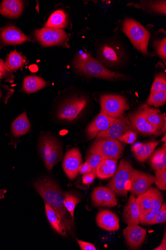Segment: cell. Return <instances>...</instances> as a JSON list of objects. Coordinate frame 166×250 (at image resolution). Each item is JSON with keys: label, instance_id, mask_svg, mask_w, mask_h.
<instances>
[{"label": "cell", "instance_id": "obj_1", "mask_svg": "<svg viewBox=\"0 0 166 250\" xmlns=\"http://www.w3.org/2000/svg\"><path fill=\"white\" fill-rule=\"evenodd\" d=\"M34 186L44 201L56 213L67 231L73 235L74 219L65 208V193L56 182L50 178L44 177L36 181Z\"/></svg>", "mask_w": 166, "mask_h": 250}, {"label": "cell", "instance_id": "obj_2", "mask_svg": "<svg viewBox=\"0 0 166 250\" xmlns=\"http://www.w3.org/2000/svg\"><path fill=\"white\" fill-rule=\"evenodd\" d=\"M74 65L80 74L89 77L108 81L122 80L127 78L124 75L107 69L101 62L91 56L85 61H81L76 58L74 62Z\"/></svg>", "mask_w": 166, "mask_h": 250}, {"label": "cell", "instance_id": "obj_3", "mask_svg": "<svg viewBox=\"0 0 166 250\" xmlns=\"http://www.w3.org/2000/svg\"><path fill=\"white\" fill-rule=\"evenodd\" d=\"M123 31L135 48L145 55H150L148 51L150 33L139 22L132 19H126Z\"/></svg>", "mask_w": 166, "mask_h": 250}, {"label": "cell", "instance_id": "obj_4", "mask_svg": "<svg viewBox=\"0 0 166 250\" xmlns=\"http://www.w3.org/2000/svg\"><path fill=\"white\" fill-rule=\"evenodd\" d=\"M39 151L46 168L49 170L62 160L63 149L60 143L49 134L42 135L39 141Z\"/></svg>", "mask_w": 166, "mask_h": 250}, {"label": "cell", "instance_id": "obj_5", "mask_svg": "<svg viewBox=\"0 0 166 250\" xmlns=\"http://www.w3.org/2000/svg\"><path fill=\"white\" fill-rule=\"evenodd\" d=\"M134 169L131 164L123 159L107 187L115 195L127 196L129 191L127 185Z\"/></svg>", "mask_w": 166, "mask_h": 250}, {"label": "cell", "instance_id": "obj_6", "mask_svg": "<svg viewBox=\"0 0 166 250\" xmlns=\"http://www.w3.org/2000/svg\"><path fill=\"white\" fill-rule=\"evenodd\" d=\"M37 40L43 47L68 45L69 35L62 29L44 27L35 31Z\"/></svg>", "mask_w": 166, "mask_h": 250}, {"label": "cell", "instance_id": "obj_7", "mask_svg": "<svg viewBox=\"0 0 166 250\" xmlns=\"http://www.w3.org/2000/svg\"><path fill=\"white\" fill-rule=\"evenodd\" d=\"M101 112L107 116L117 119L129 109V105L123 96L115 95H104L100 99Z\"/></svg>", "mask_w": 166, "mask_h": 250}, {"label": "cell", "instance_id": "obj_8", "mask_svg": "<svg viewBox=\"0 0 166 250\" xmlns=\"http://www.w3.org/2000/svg\"><path fill=\"white\" fill-rule=\"evenodd\" d=\"M124 149L123 146L118 140L104 138L97 139L90 150L99 153L104 160H117L122 157Z\"/></svg>", "mask_w": 166, "mask_h": 250}, {"label": "cell", "instance_id": "obj_9", "mask_svg": "<svg viewBox=\"0 0 166 250\" xmlns=\"http://www.w3.org/2000/svg\"><path fill=\"white\" fill-rule=\"evenodd\" d=\"M88 100L84 96L75 97L65 101L59 107L57 116L64 121H74L87 106Z\"/></svg>", "mask_w": 166, "mask_h": 250}, {"label": "cell", "instance_id": "obj_10", "mask_svg": "<svg viewBox=\"0 0 166 250\" xmlns=\"http://www.w3.org/2000/svg\"><path fill=\"white\" fill-rule=\"evenodd\" d=\"M99 61L108 66H116L125 60L124 51L114 43L106 42L101 45L98 51Z\"/></svg>", "mask_w": 166, "mask_h": 250}, {"label": "cell", "instance_id": "obj_11", "mask_svg": "<svg viewBox=\"0 0 166 250\" xmlns=\"http://www.w3.org/2000/svg\"><path fill=\"white\" fill-rule=\"evenodd\" d=\"M155 178L153 175L136 169H134L129 183V191L133 196H138L147 191L155 183Z\"/></svg>", "mask_w": 166, "mask_h": 250}, {"label": "cell", "instance_id": "obj_12", "mask_svg": "<svg viewBox=\"0 0 166 250\" xmlns=\"http://www.w3.org/2000/svg\"><path fill=\"white\" fill-rule=\"evenodd\" d=\"M129 119L133 129L141 134L157 136L163 133L160 128L148 122L140 108L137 110L130 113Z\"/></svg>", "mask_w": 166, "mask_h": 250}, {"label": "cell", "instance_id": "obj_13", "mask_svg": "<svg viewBox=\"0 0 166 250\" xmlns=\"http://www.w3.org/2000/svg\"><path fill=\"white\" fill-rule=\"evenodd\" d=\"M31 41L28 36L13 25L0 29V49L7 45L20 44Z\"/></svg>", "mask_w": 166, "mask_h": 250}, {"label": "cell", "instance_id": "obj_14", "mask_svg": "<svg viewBox=\"0 0 166 250\" xmlns=\"http://www.w3.org/2000/svg\"><path fill=\"white\" fill-rule=\"evenodd\" d=\"M82 165V155L78 148H73L66 152L62 167L66 175L70 179L76 178Z\"/></svg>", "mask_w": 166, "mask_h": 250}, {"label": "cell", "instance_id": "obj_15", "mask_svg": "<svg viewBox=\"0 0 166 250\" xmlns=\"http://www.w3.org/2000/svg\"><path fill=\"white\" fill-rule=\"evenodd\" d=\"M133 130L129 117L125 113L106 130L99 133L97 139L109 138L117 140L125 133Z\"/></svg>", "mask_w": 166, "mask_h": 250}, {"label": "cell", "instance_id": "obj_16", "mask_svg": "<svg viewBox=\"0 0 166 250\" xmlns=\"http://www.w3.org/2000/svg\"><path fill=\"white\" fill-rule=\"evenodd\" d=\"M91 199L95 207L113 208L117 205L115 195L108 188L99 187L94 188L92 193Z\"/></svg>", "mask_w": 166, "mask_h": 250}, {"label": "cell", "instance_id": "obj_17", "mask_svg": "<svg viewBox=\"0 0 166 250\" xmlns=\"http://www.w3.org/2000/svg\"><path fill=\"white\" fill-rule=\"evenodd\" d=\"M123 234L128 246L132 250H136L144 243L147 231L138 225H131L123 230Z\"/></svg>", "mask_w": 166, "mask_h": 250}, {"label": "cell", "instance_id": "obj_18", "mask_svg": "<svg viewBox=\"0 0 166 250\" xmlns=\"http://www.w3.org/2000/svg\"><path fill=\"white\" fill-rule=\"evenodd\" d=\"M116 119L111 118L101 112L87 129L88 139H93L96 138L99 133L107 130Z\"/></svg>", "mask_w": 166, "mask_h": 250}, {"label": "cell", "instance_id": "obj_19", "mask_svg": "<svg viewBox=\"0 0 166 250\" xmlns=\"http://www.w3.org/2000/svg\"><path fill=\"white\" fill-rule=\"evenodd\" d=\"M96 221L100 228L107 231H115L120 228L119 218L112 212L108 210L99 212Z\"/></svg>", "mask_w": 166, "mask_h": 250}, {"label": "cell", "instance_id": "obj_20", "mask_svg": "<svg viewBox=\"0 0 166 250\" xmlns=\"http://www.w3.org/2000/svg\"><path fill=\"white\" fill-rule=\"evenodd\" d=\"M148 122L160 128L163 133H166V115L156 108L150 107L148 104H144L140 107Z\"/></svg>", "mask_w": 166, "mask_h": 250}, {"label": "cell", "instance_id": "obj_21", "mask_svg": "<svg viewBox=\"0 0 166 250\" xmlns=\"http://www.w3.org/2000/svg\"><path fill=\"white\" fill-rule=\"evenodd\" d=\"M123 219L128 225L140 224V211L136 202V198L130 194L123 212Z\"/></svg>", "mask_w": 166, "mask_h": 250}, {"label": "cell", "instance_id": "obj_22", "mask_svg": "<svg viewBox=\"0 0 166 250\" xmlns=\"http://www.w3.org/2000/svg\"><path fill=\"white\" fill-rule=\"evenodd\" d=\"M23 9V1L19 0H5L0 5V14L10 19H16L21 15Z\"/></svg>", "mask_w": 166, "mask_h": 250}, {"label": "cell", "instance_id": "obj_23", "mask_svg": "<svg viewBox=\"0 0 166 250\" xmlns=\"http://www.w3.org/2000/svg\"><path fill=\"white\" fill-rule=\"evenodd\" d=\"M153 206L150 213L140 217V223L144 225H150L155 217L159 212L163 204V196L157 188H152Z\"/></svg>", "mask_w": 166, "mask_h": 250}, {"label": "cell", "instance_id": "obj_24", "mask_svg": "<svg viewBox=\"0 0 166 250\" xmlns=\"http://www.w3.org/2000/svg\"><path fill=\"white\" fill-rule=\"evenodd\" d=\"M159 144V142H150L148 143L135 144L132 148V151L137 161L144 163L150 157L156 147Z\"/></svg>", "mask_w": 166, "mask_h": 250}, {"label": "cell", "instance_id": "obj_25", "mask_svg": "<svg viewBox=\"0 0 166 250\" xmlns=\"http://www.w3.org/2000/svg\"><path fill=\"white\" fill-rule=\"evenodd\" d=\"M31 127L26 112H23L13 122L11 125L12 132L15 137H19L28 133Z\"/></svg>", "mask_w": 166, "mask_h": 250}, {"label": "cell", "instance_id": "obj_26", "mask_svg": "<svg viewBox=\"0 0 166 250\" xmlns=\"http://www.w3.org/2000/svg\"><path fill=\"white\" fill-rule=\"evenodd\" d=\"M48 83L41 78L36 76L26 77L23 81L22 89L28 94H33L45 87Z\"/></svg>", "mask_w": 166, "mask_h": 250}, {"label": "cell", "instance_id": "obj_27", "mask_svg": "<svg viewBox=\"0 0 166 250\" xmlns=\"http://www.w3.org/2000/svg\"><path fill=\"white\" fill-rule=\"evenodd\" d=\"M136 202L140 211V217L150 213L153 206L152 188L137 196Z\"/></svg>", "mask_w": 166, "mask_h": 250}, {"label": "cell", "instance_id": "obj_28", "mask_svg": "<svg viewBox=\"0 0 166 250\" xmlns=\"http://www.w3.org/2000/svg\"><path fill=\"white\" fill-rule=\"evenodd\" d=\"M44 202L46 215L53 229L59 234L66 237L67 231L56 213L48 203Z\"/></svg>", "mask_w": 166, "mask_h": 250}, {"label": "cell", "instance_id": "obj_29", "mask_svg": "<svg viewBox=\"0 0 166 250\" xmlns=\"http://www.w3.org/2000/svg\"><path fill=\"white\" fill-rule=\"evenodd\" d=\"M117 160L106 159L102 161L96 168L97 177L106 179L113 176L117 169Z\"/></svg>", "mask_w": 166, "mask_h": 250}, {"label": "cell", "instance_id": "obj_30", "mask_svg": "<svg viewBox=\"0 0 166 250\" xmlns=\"http://www.w3.org/2000/svg\"><path fill=\"white\" fill-rule=\"evenodd\" d=\"M68 17L64 11L58 10L54 12L49 17L45 27L63 29L68 25Z\"/></svg>", "mask_w": 166, "mask_h": 250}, {"label": "cell", "instance_id": "obj_31", "mask_svg": "<svg viewBox=\"0 0 166 250\" xmlns=\"http://www.w3.org/2000/svg\"><path fill=\"white\" fill-rule=\"evenodd\" d=\"M163 146L152 153L150 158V163L155 171L166 167V146Z\"/></svg>", "mask_w": 166, "mask_h": 250}, {"label": "cell", "instance_id": "obj_32", "mask_svg": "<svg viewBox=\"0 0 166 250\" xmlns=\"http://www.w3.org/2000/svg\"><path fill=\"white\" fill-rule=\"evenodd\" d=\"M5 62L9 69L16 71L24 65L26 61L20 53L14 51L8 55Z\"/></svg>", "mask_w": 166, "mask_h": 250}, {"label": "cell", "instance_id": "obj_33", "mask_svg": "<svg viewBox=\"0 0 166 250\" xmlns=\"http://www.w3.org/2000/svg\"><path fill=\"white\" fill-rule=\"evenodd\" d=\"M80 202V198L76 195L67 192L65 193L64 206L71 217L74 218V211L76 206Z\"/></svg>", "mask_w": 166, "mask_h": 250}, {"label": "cell", "instance_id": "obj_34", "mask_svg": "<svg viewBox=\"0 0 166 250\" xmlns=\"http://www.w3.org/2000/svg\"><path fill=\"white\" fill-rule=\"evenodd\" d=\"M166 102V92L165 91H158V92H152L147 101V104L160 107L163 106Z\"/></svg>", "mask_w": 166, "mask_h": 250}, {"label": "cell", "instance_id": "obj_35", "mask_svg": "<svg viewBox=\"0 0 166 250\" xmlns=\"http://www.w3.org/2000/svg\"><path fill=\"white\" fill-rule=\"evenodd\" d=\"M158 91L166 92V77L164 73H160L156 76L151 88V92Z\"/></svg>", "mask_w": 166, "mask_h": 250}, {"label": "cell", "instance_id": "obj_36", "mask_svg": "<svg viewBox=\"0 0 166 250\" xmlns=\"http://www.w3.org/2000/svg\"><path fill=\"white\" fill-rule=\"evenodd\" d=\"M104 160L103 157L99 153L90 150L86 162L89 164L92 170H96L98 166Z\"/></svg>", "mask_w": 166, "mask_h": 250}, {"label": "cell", "instance_id": "obj_37", "mask_svg": "<svg viewBox=\"0 0 166 250\" xmlns=\"http://www.w3.org/2000/svg\"><path fill=\"white\" fill-rule=\"evenodd\" d=\"M155 183L159 189H166V167L155 171Z\"/></svg>", "mask_w": 166, "mask_h": 250}, {"label": "cell", "instance_id": "obj_38", "mask_svg": "<svg viewBox=\"0 0 166 250\" xmlns=\"http://www.w3.org/2000/svg\"><path fill=\"white\" fill-rule=\"evenodd\" d=\"M154 46L156 53L164 61H166V38L156 41L154 42Z\"/></svg>", "mask_w": 166, "mask_h": 250}, {"label": "cell", "instance_id": "obj_39", "mask_svg": "<svg viewBox=\"0 0 166 250\" xmlns=\"http://www.w3.org/2000/svg\"><path fill=\"white\" fill-rule=\"evenodd\" d=\"M3 77L9 82H13L14 76L13 75L12 71L9 69L2 59H0V80Z\"/></svg>", "mask_w": 166, "mask_h": 250}, {"label": "cell", "instance_id": "obj_40", "mask_svg": "<svg viewBox=\"0 0 166 250\" xmlns=\"http://www.w3.org/2000/svg\"><path fill=\"white\" fill-rule=\"evenodd\" d=\"M166 221V204H163L161 209L150 225L165 223Z\"/></svg>", "mask_w": 166, "mask_h": 250}, {"label": "cell", "instance_id": "obj_41", "mask_svg": "<svg viewBox=\"0 0 166 250\" xmlns=\"http://www.w3.org/2000/svg\"><path fill=\"white\" fill-rule=\"evenodd\" d=\"M149 8L153 12L166 15V1H156L155 2H152L149 5Z\"/></svg>", "mask_w": 166, "mask_h": 250}, {"label": "cell", "instance_id": "obj_42", "mask_svg": "<svg viewBox=\"0 0 166 250\" xmlns=\"http://www.w3.org/2000/svg\"><path fill=\"white\" fill-rule=\"evenodd\" d=\"M137 139V133L133 130L129 131L117 140L120 142H124L125 144L130 145L134 143Z\"/></svg>", "mask_w": 166, "mask_h": 250}, {"label": "cell", "instance_id": "obj_43", "mask_svg": "<svg viewBox=\"0 0 166 250\" xmlns=\"http://www.w3.org/2000/svg\"><path fill=\"white\" fill-rule=\"evenodd\" d=\"M97 177L96 170H92L90 172L84 174L82 177L83 183L85 185H91Z\"/></svg>", "mask_w": 166, "mask_h": 250}, {"label": "cell", "instance_id": "obj_44", "mask_svg": "<svg viewBox=\"0 0 166 250\" xmlns=\"http://www.w3.org/2000/svg\"><path fill=\"white\" fill-rule=\"evenodd\" d=\"M79 245L82 250H97V248L92 244L83 241L81 240H77Z\"/></svg>", "mask_w": 166, "mask_h": 250}, {"label": "cell", "instance_id": "obj_45", "mask_svg": "<svg viewBox=\"0 0 166 250\" xmlns=\"http://www.w3.org/2000/svg\"><path fill=\"white\" fill-rule=\"evenodd\" d=\"M92 171L91 167L89 164L86 162L84 164H82L80 167L79 172L80 174L84 175Z\"/></svg>", "mask_w": 166, "mask_h": 250}, {"label": "cell", "instance_id": "obj_46", "mask_svg": "<svg viewBox=\"0 0 166 250\" xmlns=\"http://www.w3.org/2000/svg\"><path fill=\"white\" fill-rule=\"evenodd\" d=\"M154 250H166V233L164 234V236L162 239V241L157 248L153 249Z\"/></svg>", "mask_w": 166, "mask_h": 250}, {"label": "cell", "instance_id": "obj_47", "mask_svg": "<svg viewBox=\"0 0 166 250\" xmlns=\"http://www.w3.org/2000/svg\"><path fill=\"white\" fill-rule=\"evenodd\" d=\"M7 192L6 189H0V200L5 198V195Z\"/></svg>", "mask_w": 166, "mask_h": 250}, {"label": "cell", "instance_id": "obj_48", "mask_svg": "<svg viewBox=\"0 0 166 250\" xmlns=\"http://www.w3.org/2000/svg\"><path fill=\"white\" fill-rule=\"evenodd\" d=\"M162 141L166 143V134L165 135L164 139H162Z\"/></svg>", "mask_w": 166, "mask_h": 250}, {"label": "cell", "instance_id": "obj_49", "mask_svg": "<svg viewBox=\"0 0 166 250\" xmlns=\"http://www.w3.org/2000/svg\"><path fill=\"white\" fill-rule=\"evenodd\" d=\"M2 97V93L1 92V91H0V98H1Z\"/></svg>", "mask_w": 166, "mask_h": 250}]
</instances>
